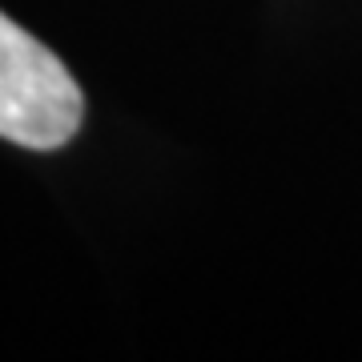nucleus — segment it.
Returning <instances> with one entry per match:
<instances>
[{"mask_svg":"<svg viewBox=\"0 0 362 362\" xmlns=\"http://www.w3.org/2000/svg\"><path fill=\"white\" fill-rule=\"evenodd\" d=\"M85 117L77 77L52 49L0 13V137L25 149H61Z\"/></svg>","mask_w":362,"mask_h":362,"instance_id":"f257e3e1","label":"nucleus"}]
</instances>
